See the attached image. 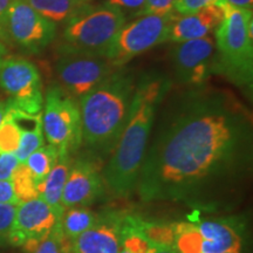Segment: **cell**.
Here are the masks:
<instances>
[{"label":"cell","mask_w":253,"mask_h":253,"mask_svg":"<svg viewBox=\"0 0 253 253\" xmlns=\"http://www.w3.org/2000/svg\"><path fill=\"white\" fill-rule=\"evenodd\" d=\"M21 249L25 253H72V242L63 235L59 220L48 236L41 240L27 242Z\"/></svg>","instance_id":"cell-21"},{"label":"cell","mask_w":253,"mask_h":253,"mask_svg":"<svg viewBox=\"0 0 253 253\" xmlns=\"http://www.w3.org/2000/svg\"><path fill=\"white\" fill-rule=\"evenodd\" d=\"M56 24L34 11L24 0H13L6 14L2 40L31 53H39L54 40Z\"/></svg>","instance_id":"cell-9"},{"label":"cell","mask_w":253,"mask_h":253,"mask_svg":"<svg viewBox=\"0 0 253 253\" xmlns=\"http://www.w3.org/2000/svg\"><path fill=\"white\" fill-rule=\"evenodd\" d=\"M6 55H7V48L6 46L2 43V41H0V68H1L2 62L6 59Z\"/></svg>","instance_id":"cell-35"},{"label":"cell","mask_w":253,"mask_h":253,"mask_svg":"<svg viewBox=\"0 0 253 253\" xmlns=\"http://www.w3.org/2000/svg\"><path fill=\"white\" fill-rule=\"evenodd\" d=\"M173 15L175 12L169 15H141L126 24L107 52L106 59L114 67H121L142 53L169 41Z\"/></svg>","instance_id":"cell-7"},{"label":"cell","mask_w":253,"mask_h":253,"mask_svg":"<svg viewBox=\"0 0 253 253\" xmlns=\"http://www.w3.org/2000/svg\"><path fill=\"white\" fill-rule=\"evenodd\" d=\"M173 248L177 253H223L242 250V236L224 220L173 224Z\"/></svg>","instance_id":"cell-8"},{"label":"cell","mask_w":253,"mask_h":253,"mask_svg":"<svg viewBox=\"0 0 253 253\" xmlns=\"http://www.w3.org/2000/svg\"><path fill=\"white\" fill-rule=\"evenodd\" d=\"M144 1L145 0H108L107 2L116 6V7L123 12L129 11L137 15L140 9L142 8V6H143Z\"/></svg>","instance_id":"cell-29"},{"label":"cell","mask_w":253,"mask_h":253,"mask_svg":"<svg viewBox=\"0 0 253 253\" xmlns=\"http://www.w3.org/2000/svg\"><path fill=\"white\" fill-rule=\"evenodd\" d=\"M249 137L248 118L229 100L189 101L147 148L138 196L143 202L195 198L237 169Z\"/></svg>","instance_id":"cell-1"},{"label":"cell","mask_w":253,"mask_h":253,"mask_svg":"<svg viewBox=\"0 0 253 253\" xmlns=\"http://www.w3.org/2000/svg\"><path fill=\"white\" fill-rule=\"evenodd\" d=\"M34 11L53 23H67L88 4L75 0H24Z\"/></svg>","instance_id":"cell-18"},{"label":"cell","mask_w":253,"mask_h":253,"mask_svg":"<svg viewBox=\"0 0 253 253\" xmlns=\"http://www.w3.org/2000/svg\"><path fill=\"white\" fill-rule=\"evenodd\" d=\"M131 221L136 230L155 248H157V246H173V239H175L173 224L147 221L136 216H131Z\"/></svg>","instance_id":"cell-20"},{"label":"cell","mask_w":253,"mask_h":253,"mask_svg":"<svg viewBox=\"0 0 253 253\" xmlns=\"http://www.w3.org/2000/svg\"><path fill=\"white\" fill-rule=\"evenodd\" d=\"M224 19L214 31L217 73L238 84L250 86L253 78L252 11L225 2Z\"/></svg>","instance_id":"cell-4"},{"label":"cell","mask_w":253,"mask_h":253,"mask_svg":"<svg viewBox=\"0 0 253 253\" xmlns=\"http://www.w3.org/2000/svg\"><path fill=\"white\" fill-rule=\"evenodd\" d=\"M75 1H78V2H82V4H88V2H89L90 0H75Z\"/></svg>","instance_id":"cell-37"},{"label":"cell","mask_w":253,"mask_h":253,"mask_svg":"<svg viewBox=\"0 0 253 253\" xmlns=\"http://www.w3.org/2000/svg\"><path fill=\"white\" fill-rule=\"evenodd\" d=\"M223 253H242V250H233V251H227Z\"/></svg>","instance_id":"cell-36"},{"label":"cell","mask_w":253,"mask_h":253,"mask_svg":"<svg viewBox=\"0 0 253 253\" xmlns=\"http://www.w3.org/2000/svg\"><path fill=\"white\" fill-rule=\"evenodd\" d=\"M60 218L61 214L53 210L41 198L18 204L8 244L21 248L27 242L45 238L59 223Z\"/></svg>","instance_id":"cell-13"},{"label":"cell","mask_w":253,"mask_h":253,"mask_svg":"<svg viewBox=\"0 0 253 253\" xmlns=\"http://www.w3.org/2000/svg\"><path fill=\"white\" fill-rule=\"evenodd\" d=\"M176 77L182 84L199 86L217 73V50L214 38L177 42L171 52Z\"/></svg>","instance_id":"cell-12"},{"label":"cell","mask_w":253,"mask_h":253,"mask_svg":"<svg viewBox=\"0 0 253 253\" xmlns=\"http://www.w3.org/2000/svg\"><path fill=\"white\" fill-rule=\"evenodd\" d=\"M126 214L107 211L94 225L72 240V253H120Z\"/></svg>","instance_id":"cell-15"},{"label":"cell","mask_w":253,"mask_h":253,"mask_svg":"<svg viewBox=\"0 0 253 253\" xmlns=\"http://www.w3.org/2000/svg\"><path fill=\"white\" fill-rule=\"evenodd\" d=\"M18 204L0 203V245L8 244V237L13 225Z\"/></svg>","instance_id":"cell-25"},{"label":"cell","mask_w":253,"mask_h":253,"mask_svg":"<svg viewBox=\"0 0 253 253\" xmlns=\"http://www.w3.org/2000/svg\"><path fill=\"white\" fill-rule=\"evenodd\" d=\"M154 251H155V248H154L153 250H151V251H149V252H148V253H154Z\"/></svg>","instance_id":"cell-38"},{"label":"cell","mask_w":253,"mask_h":253,"mask_svg":"<svg viewBox=\"0 0 253 253\" xmlns=\"http://www.w3.org/2000/svg\"><path fill=\"white\" fill-rule=\"evenodd\" d=\"M69 168H71V156L67 154L59 155V160L54 168L38 185L39 198L43 199L53 210L61 216L65 211L61 204V198Z\"/></svg>","instance_id":"cell-17"},{"label":"cell","mask_w":253,"mask_h":253,"mask_svg":"<svg viewBox=\"0 0 253 253\" xmlns=\"http://www.w3.org/2000/svg\"><path fill=\"white\" fill-rule=\"evenodd\" d=\"M225 2V0H176L173 12L176 14H190L210 6H221Z\"/></svg>","instance_id":"cell-26"},{"label":"cell","mask_w":253,"mask_h":253,"mask_svg":"<svg viewBox=\"0 0 253 253\" xmlns=\"http://www.w3.org/2000/svg\"><path fill=\"white\" fill-rule=\"evenodd\" d=\"M97 214L86 207H72L65 209L60 224L63 235L69 240H74L78 236L94 225Z\"/></svg>","instance_id":"cell-19"},{"label":"cell","mask_w":253,"mask_h":253,"mask_svg":"<svg viewBox=\"0 0 253 253\" xmlns=\"http://www.w3.org/2000/svg\"><path fill=\"white\" fill-rule=\"evenodd\" d=\"M13 0H0V40H2V32H4V25L6 14H7L9 6Z\"/></svg>","instance_id":"cell-31"},{"label":"cell","mask_w":253,"mask_h":253,"mask_svg":"<svg viewBox=\"0 0 253 253\" xmlns=\"http://www.w3.org/2000/svg\"><path fill=\"white\" fill-rule=\"evenodd\" d=\"M59 150L56 149L54 145L43 144L39 149L32 153L27 157V160L25 161L24 163L31 170L38 185L46 178L50 170L54 168L59 160Z\"/></svg>","instance_id":"cell-22"},{"label":"cell","mask_w":253,"mask_h":253,"mask_svg":"<svg viewBox=\"0 0 253 253\" xmlns=\"http://www.w3.org/2000/svg\"><path fill=\"white\" fill-rule=\"evenodd\" d=\"M42 130L48 144L71 156L82 144L79 102L61 87H50L43 97Z\"/></svg>","instance_id":"cell-6"},{"label":"cell","mask_w":253,"mask_h":253,"mask_svg":"<svg viewBox=\"0 0 253 253\" xmlns=\"http://www.w3.org/2000/svg\"><path fill=\"white\" fill-rule=\"evenodd\" d=\"M113 63L104 56L61 50L55 63L56 77L61 88L80 99L115 72Z\"/></svg>","instance_id":"cell-10"},{"label":"cell","mask_w":253,"mask_h":253,"mask_svg":"<svg viewBox=\"0 0 253 253\" xmlns=\"http://www.w3.org/2000/svg\"><path fill=\"white\" fill-rule=\"evenodd\" d=\"M126 24V13L109 2L86 6L66 23L61 50L106 58L114 40Z\"/></svg>","instance_id":"cell-5"},{"label":"cell","mask_w":253,"mask_h":253,"mask_svg":"<svg viewBox=\"0 0 253 253\" xmlns=\"http://www.w3.org/2000/svg\"><path fill=\"white\" fill-rule=\"evenodd\" d=\"M154 253H177L173 246H157Z\"/></svg>","instance_id":"cell-34"},{"label":"cell","mask_w":253,"mask_h":253,"mask_svg":"<svg viewBox=\"0 0 253 253\" xmlns=\"http://www.w3.org/2000/svg\"><path fill=\"white\" fill-rule=\"evenodd\" d=\"M169 86L161 75H144L136 84L126 125L102 170L104 188L115 197H129L136 190L155 115Z\"/></svg>","instance_id":"cell-2"},{"label":"cell","mask_w":253,"mask_h":253,"mask_svg":"<svg viewBox=\"0 0 253 253\" xmlns=\"http://www.w3.org/2000/svg\"><path fill=\"white\" fill-rule=\"evenodd\" d=\"M0 41H1V40H0Z\"/></svg>","instance_id":"cell-39"},{"label":"cell","mask_w":253,"mask_h":253,"mask_svg":"<svg viewBox=\"0 0 253 253\" xmlns=\"http://www.w3.org/2000/svg\"><path fill=\"white\" fill-rule=\"evenodd\" d=\"M13 186V191L15 197H17L19 204L24 202L31 201V199L39 198V192H38V183L32 175L31 170L25 163H20L15 168L9 179Z\"/></svg>","instance_id":"cell-23"},{"label":"cell","mask_w":253,"mask_h":253,"mask_svg":"<svg viewBox=\"0 0 253 253\" xmlns=\"http://www.w3.org/2000/svg\"><path fill=\"white\" fill-rule=\"evenodd\" d=\"M0 87L18 110L33 115L42 112V82L33 62L21 58H6L0 68Z\"/></svg>","instance_id":"cell-11"},{"label":"cell","mask_w":253,"mask_h":253,"mask_svg":"<svg viewBox=\"0 0 253 253\" xmlns=\"http://www.w3.org/2000/svg\"><path fill=\"white\" fill-rule=\"evenodd\" d=\"M102 171L90 158H78L69 168L63 188V209L87 207L104 192Z\"/></svg>","instance_id":"cell-14"},{"label":"cell","mask_w":253,"mask_h":253,"mask_svg":"<svg viewBox=\"0 0 253 253\" xmlns=\"http://www.w3.org/2000/svg\"><path fill=\"white\" fill-rule=\"evenodd\" d=\"M15 108L13 106V103L11 102V100H1L0 101V125H1L2 121H4L6 115L11 112L12 109Z\"/></svg>","instance_id":"cell-32"},{"label":"cell","mask_w":253,"mask_h":253,"mask_svg":"<svg viewBox=\"0 0 253 253\" xmlns=\"http://www.w3.org/2000/svg\"><path fill=\"white\" fill-rule=\"evenodd\" d=\"M227 4L233 6L236 8L248 9V11H252L253 7V0H225Z\"/></svg>","instance_id":"cell-33"},{"label":"cell","mask_w":253,"mask_h":253,"mask_svg":"<svg viewBox=\"0 0 253 253\" xmlns=\"http://www.w3.org/2000/svg\"><path fill=\"white\" fill-rule=\"evenodd\" d=\"M0 203L19 204L11 181H0Z\"/></svg>","instance_id":"cell-30"},{"label":"cell","mask_w":253,"mask_h":253,"mask_svg":"<svg viewBox=\"0 0 253 253\" xmlns=\"http://www.w3.org/2000/svg\"><path fill=\"white\" fill-rule=\"evenodd\" d=\"M18 164L14 154H0V181H9Z\"/></svg>","instance_id":"cell-28"},{"label":"cell","mask_w":253,"mask_h":253,"mask_svg":"<svg viewBox=\"0 0 253 253\" xmlns=\"http://www.w3.org/2000/svg\"><path fill=\"white\" fill-rule=\"evenodd\" d=\"M224 19V7L210 6L201 11L190 14L173 15L170 25L169 41L183 42V41L202 39L211 37Z\"/></svg>","instance_id":"cell-16"},{"label":"cell","mask_w":253,"mask_h":253,"mask_svg":"<svg viewBox=\"0 0 253 253\" xmlns=\"http://www.w3.org/2000/svg\"><path fill=\"white\" fill-rule=\"evenodd\" d=\"M136 81L126 72H114L79 99L82 143L95 155H110L126 125Z\"/></svg>","instance_id":"cell-3"},{"label":"cell","mask_w":253,"mask_h":253,"mask_svg":"<svg viewBox=\"0 0 253 253\" xmlns=\"http://www.w3.org/2000/svg\"><path fill=\"white\" fill-rule=\"evenodd\" d=\"M13 108L0 125V154H15L20 144L21 126L14 115Z\"/></svg>","instance_id":"cell-24"},{"label":"cell","mask_w":253,"mask_h":253,"mask_svg":"<svg viewBox=\"0 0 253 253\" xmlns=\"http://www.w3.org/2000/svg\"><path fill=\"white\" fill-rule=\"evenodd\" d=\"M176 0H145L137 13L141 15H169L173 13V4Z\"/></svg>","instance_id":"cell-27"}]
</instances>
